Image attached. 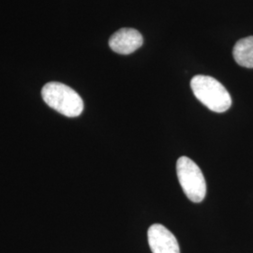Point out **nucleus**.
Segmentation results:
<instances>
[{
    "label": "nucleus",
    "instance_id": "6",
    "mask_svg": "<svg viewBox=\"0 0 253 253\" xmlns=\"http://www.w3.org/2000/svg\"><path fill=\"white\" fill-rule=\"evenodd\" d=\"M233 55L235 62L241 67L253 68V36L241 39L235 43Z\"/></svg>",
    "mask_w": 253,
    "mask_h": 253
},
{
    "label": "nucleus",
    "instance_id": "2",
    "mask_svg": "<svg viewBox=\"0 0 253 253\" xmlns=\"http://www.w3.org/2000/svg\"><path fill=\"white\" fill-rule=\"evenodd\" d=\"M46 104L68 118L79 117L84 111V101L72 87L58 82L46 84L42 90Z\"/></svg>",
    "mask_w": 253,
    "mask_h": 253
},
{
    "label": "nucleus",
    "instance_id": "5",
    "mask_svg": "<svg viewBox=\"0 0 253 253\" xmlns=\"http://www.w3.org/2000/svg\"><path fill=\"white\" fill-rule=\"evenodd\" d=\"M142 34L133 28H121L109 40L110 48L120 54H132L143 45Z\"/></svg>",
    "mask_w": 253,
    "mask_h": 253
},
{
    "label": "nucleus",
    "instance_id": "4",
    "mask_svg": "<svg viewBox=\"0 0 253 253\" xmlns=\"http://www.w3.org/2000/svg\"><path fill=\"white\" fill-rule=\"evenodd\" d=\"M147 237L152 253H180L175 236L162 224L149 227Z\"/></svg>",
    "mask_w": 253,
    "mask_h": 253
},
{
    "label": "nucleus",
    "instance_id": "1",
    "mask_svg": "<svg viewBox=\"0 0 253 253\" xmlns=\"http://www.w3.org/2000/svg\"><path fill=\"white\" fill-rule=\"evenodd\" d=\"M190 87L196 99L215 113H224L232 105L229 92L222 84L211 76H194L190 81Z\"/></svg>",
    "mask_w": 253,
    "mask_h": 253
},
{
    "label": "nucleus",
    "instance_id": "3",
    "mask_svg": "<svg viewBox=\"0 0 253 253\" xmlns=\"http://www.w3.org/2000/svg\"><path fill=\"white\" fill-rule=\"evenodd\" d=\"M176 173L181 188L193 203H201L207 194V183L199 166L188 157H180L176 163Z\"/></svg>",
    "mask_w": 253,
    "mask_h": 253
}]
</instances>
